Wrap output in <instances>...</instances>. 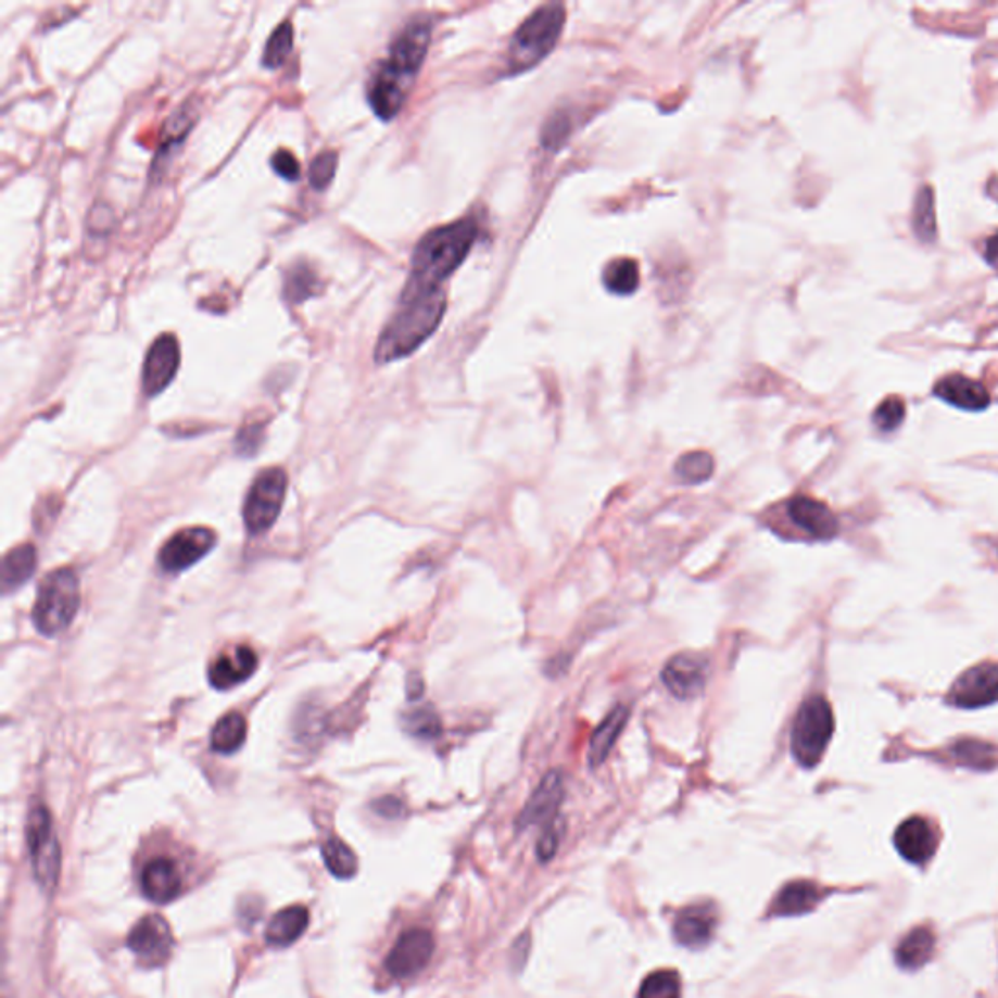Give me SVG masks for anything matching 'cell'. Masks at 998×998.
I'll use <instances>...</instances> for the list:
<instances>
[{
	"label": "cell",
	"instance_id": "obj_1",
	"mask_svg": "<svg viewBox=\"0 0 998 998\" xmlns=\"http://www.w3.org/2000/svg\"><path fill=\"white\" fill-rule=\"evenodd\" d=\"M429 39V18L418 16L412 20L392 41L389 58L375 68L367 85V100L382 122L394 119L404 108L409 88L428 55Z\"/></svg>",
	"mask_w": 998,
	"mask_h": 998
},
{
	"label": "cell",
	"instance_id": "obj_2",
	"mask_svg": "<svg viewBox=\"0 0 998 998\" xmlns=\"http://www.w3.org/2000/svg\"><path fill=\"white\" fill-rule=\"evenodd\" d=\"M478 238V223L472 217L429 230L412 254L409 289L443 291L449 277L465 262Z\"/></svg>",
	"mask_w": 998,
	"mask_h": 998
},
{
	"label": "cell",
	"instance_id": "obj_3",
	"mask_svg": "<svg viewBox=\"0 0 998 998\" xmlns=\"http://www.w3.org/2000/svg\"><path fill=\"white\" fill-rule=\"evenodd\" d=\"M447 308L445 291L426 293L406 289L400 295L399 308L384 326L377 342V363L399 362L416 352L438 330Z\"/></svg>",
	"mask_w": 998,
	"mask_h": 998
},
{
	"label": "cell",
	"instance_id": "obj_4",
	"mask_svg": "<svg viewBox=\"0 0 998 998\" xmlns=\"http://www.w3.org/2000/svg\"><path fill=\"white\" fill-rule=\"evenodd\" d=\"M566 24V9L558 2L542 4L517 28L507 49V75H521L551 55Z\"/></svg>",
	"mask_w": 998,
	"mask_h": 998
},
{
	"label": "cell",
	"instance_id": "obj_5",
	"mask_svg": "<svg viewBox=\"0 0 998 998\" xmlns=\"http://www.w3.org/2000/svg\"><path fill=\"white\" fill-rule=\"evenodd\" d=\"M80 607V585L75 571L68 568L51 571L41 581L38 599L31 610L39 634L55 637L63 634L77 617Z\"/></svg>",
	"mask_w": 998,
	"mask_h": 998
},
{
	"label": "cell",
	"instance_id": "obj_6",
	"mask_svg": "<svg viewBox=\"0 0 998 998\" xmlns=\"http://www.w3.org/2000/svg\"><path fill=\"white\" fill-rule=\"evenodd\" d=\"M835 730V718L831 704L823 696H809L799 706L794 728H792V737H789V749L794 759L804 767V769H813L823 753L828 749L829 742L833 737Z\"/></svg>",
	"mask_w": 998,
	"mask_h": 998
},
{
	"label": "cell",
	"instance_id": "obj_7",
	"mask_svg": "<svg viewBox=\"0 0 998 998\" xmlns=\"http://www.w3.org/2000/svg\"><path fill=\"white\" fill-rule=\"evenodd\" d=\"M287 475L281 468L260 472L244 502V523L252 534L266 533L281 514L286 500Z\"/></svg>",
	"mask_w": 998,
	"mask_h": 998
},
{
	"label": "cell",
	"instance_id": "obj_8",
	"mask_svg": "<svg viewBox=\"0 0 998 998\" xmlns=\"http://www.w3.org/2000/svg\"><path fill=\"white\" fill-rule=\"evenodd\" d=\"M26 837L36 880L43 889H53L61 870V850L48 808L36 806L29 811Z\"/></svg>",
	"mask_w": 998,
	"mask_h": 998
},
{
	"label": "cell",
	"instance_id": "obj_9",
	"mask_svg": "<svg viewBox=\"0 0 998 998\" xmlns=\"http://www.w3.org/2000/svg\"><path fill=\"white\" fill-rule=\"evenodd\" d=\"M180 342L174 333H161L149 348L143 363V392L153 399L168 389L180 369Z\"/></svg>",
	"mask_w": 998,
	"mask_h": 998
},
{
	"label": "cell",
	"instance_id": "obj_10",
	"mask_svg": "<svg viewBox=\"0 0 998 998\" xmlns=\"http://www.w3.org/2000/svg\"><path fill=\"white\" fill-rule=\"evenodd\" d=\"M217 544V536L205 527H191L170 536L159 554L161 568L168 573L188 570L205 558Z\"/></svg>",
	"mask_w": 998,
	"mask_h": 998
},
{
	"label": "cell",
	"instance_id": "obj_11",
	"mask_svg": "<svg viewBox=\"0 0 998 998\" xmlns=\"http://www.w3.org/2000/svg\"><path fill=\"white\" fill-rule=\"evenodd\" d=\"M435 950V942L431 932L426 928H409L400 936L396 944L392 946L384 968L392 977L396 980H408L418 975L419 971L426 970L431 956Z\"/></svg>",
	"mask_w": 998,
	"mask_h": 998
},
{
	"label": "cell",
	"instance_id": "obj_12",
	"mask_svg": "<svg viewBox=\"0 0 998 998\" xmlns=\"http://www.w3.org/2000/svg\"><path fill=\"white\" fill-rule=\"evenodd\" d=\"M127 948L134 951L135 958L143 965H162L170 958L174 948V936L168 922L159 914H147L129 932Z\"/></svg>",
	"mask_w": 998,
	"mask_h": 998
},
{
	"label": "cell",
	"instance_id": "obj_13",
	"mask_svg": "<svg viewBox=\"0 0 998 998\" xmlns=\"http://www.w3.org/2000/svg\"><path fill=\"white\" fill-rule=\"evenodd\" d=\"M661 681L679 700L696 698L704 693L708 683V661L694 652L677 654L664 667Z\"/></svg>",
	"mask_w": 998,
	"mask_h": 998
},
{
	"label": "cell",
	"instance_id": "obj_14",
	"mask_svg": "<svg viewBox=\"0 0 998 998\" xmlns=\"http://www.w3.org/2000/svg\"><path fill=\"white\" fill-rule=\"evenodd\" d=\"M998 700V667L981 664L971 667L951 686L948 703L958 708H981Z\"/></svg>",
	"mask_w": 998,
	"mask_h": 998
},
{
	"label": "cell",
	"instance_id": "obj_15",
	"mask_svg": "<svg viewBox=\"0 0 998 998\" xmlns=\"http://www.w3.org/2000/svg\"><path fill=\"white\" fill-rule=\"evenodd\" d=\"M566 796L564 788V776L558 770H551L541 784L536 786L533 796L527 801L517 825L521 829L533 828V825H551L556 821L558 809Z\"/></svg>",
	"mask_w": 998,
	"mask_h": 998
},
{
	"label": "cell",
	"instance_id": "obj_16",
	"mask_svg": "<svg viewBox=\"0 0 998 998\" xmlns=\"http://www.w3.org/2000/svg\"><path fill=\"white\" fill-rule=\"evenodd\" d=\"M786 515L792 523L816 541H831L838 533L837 517L828 505L808 495L792 497L786 505Z\"/></svg>",
	"mask_w": 998,
	"mask_h": 998
},
{
	"label": "cell",
	"instance_id": "obj_17",
	"mask_svg": "<svg viewBox=\"0 0 998 998\" xmlns=\"http://www.w3.org/2000/svg\"><path fill=\"white\" fill-rule=\"evenodd\" d=\"M256 667L257 656L252 647H232L211 661L210 683L219 691H229L254 675Z\"/></svg>",
	"mask_w": 998,
	"mask_h": 998
},
{
	"label": "cell",
	"instance_id": "obj_18",
	"mask_svg": "<svg viewBox=\"0 0 998 998\" xmlns=\"http://www.w3.org/2000/svg\"><path fill=\"white\" fill-rule=\"evenodd\" d=\"M716 926L718 917L710 905H693L679 913L673 932L681 946L698 950L712 940Z\"/></svg>",
	"mask_w": 998,
	"mask_h": 998
},
{
	"label": "cell",
	"instance_id": "obj_19",
	"mask_svg": "<svg viewBox=\"0 0 998 998\" xmlns=\"http://www.w3.org/2000/svg\"><path fill=\"white\" fill-rule=\"evenodd\" d=\"M141 889L144 897L153 904H170L181 892L178 866L174 864L170 858H154L143 868Z\"/></svg>",
	"mask_w": 998,
	"mask_h": 998
},
{
	"label": "cell",
	"instance_id": "obj_20",
	"mask_svg": "<svg viewBox=\"0 0 998 998\" xmlns=\"http://www.w3.org/2000/svg\"><path fill=\"white\" fill-rule=\"evenodd\" d=\"M895 848L905 860L924 864L936 852V835L926 819L911 818L895 831Z\"/></svg>",
	"mask_w": 998,
	"mask_h": 998
},
{
	"label": "cell",
	"instance_id": "obj_21",
	"mask_svg": "<svg viewBox=\"0 0 998 998\" xmlns=\"http://www.w3.org/2000/svg\"><path fill=\"white\" fill-rule=\"evenodd\" d=\"M934 392H936V396L950 402L951 406L971 409V412L987 408L990 402L989 392L981 382L971 381V379L961 377V375H950V377L942 379L936 384Z\"/></svg>",
	"mask_w": 998,
	"mask_h": 998
},
{
	"label": "cell",
	"instance_id": "obj_22",
	"mask_svg": "<svg viewBox=\"0 0 998 998\" xmlns=\"http://www.w3.org/2000/svg\"><path fill=\"white\" fill-rule=\"evenodd\" d=\"M823 897L819 885L806 880L789 882L780 889L770 913L774 917H798L813 911Z\"/></svg>",
	"mask_w": 998,
	"mask_h": 998
},
{
	"label": "cell",
	"instance_id": "obj_23",
	"mask_svg": "<svg viewBox=\"0 0 998 998\" xmlns=\"http://www.w3.org/2000/svg\"><path fill=\"white\" fill-rule=\"evenodd\" d=\"M308 909L303 905H291L269 921L266 928V942L277 948L291 946L308 928Z\"/></svg>",
	"mask_w": 998,
	"mask_h": 998
},
{
	"label": "cell",
	"instance_id": "obj_24",
	"mask_svg": "<svg viewBox=\"0 0 998 998\" xmlns=\"http://www.w3.org/2000/svg\"><path fill=\"white\" fill-rule=\"evenodd\" d=\"M628 718H630V710H628L627 706H617V708L601 722L595 733L591 735L590 753H588V757H590V765L593 769L607 761L609 753L612 751V747L617 745L618 737H620V733H622L624 725L628 723Z\"/></svg>",
	"mask_w": 998,
	"mask_h": 998
},
{
	"label": "cell",
	"instance_id": "obj_25",
	"mask_svg": "<svg viewBox=\"0 0 998 998\" xmlns=\"http://www.w3.org/2000/svg\"><path fill=\"white\" fill-rule=\"evenodd\" d=\"M934 951V934L926 926H917L907 932L904 940L895 948V960L904 970H919L926 961L931 960Z\"/></svg>",
	"mask_w": 998,
	"mask_h": 998
},
{
	"label": "cell",
	"instance_id": "obj_26",
	"mask_svg": "<svg viewBox=\"0 0 998 998\" xmlns=\"http://www.w3.org/2000/svg\"><path fill=\"white\" fill-rule=\"evenodd\" d=\"M38 554L31 544H22L4 556L2 560V588L4 593L18 590L34 576Z\"/></svg>",
	"mask_w": 998,
	"mask_h": 998
},
{
	"label": "cell",
	"instance_id": "obj_27",
	"mask_svg": "<svg viewBox=\"0 0 998 998\" xmlns=\"http://www.w3.org/2000/svg\"><path fill=\"white\" fill-rule=\"evenodd\" d=\"M247 718L242 713H225L211 732V747L220 755H232L247 742Z\"/></svg>",
	"mask_w": 998,
	"mask_h": 998
},
{
	"label": "cell",
	"instance_id": "obj_28",
	"mask_svg": "<svg viewBox=\"0 0 998 998\" xmlns=\"http://www.w3.org/2000/svg\"><path fill=\"white\" fill-rule=\"evenodd\" d=\"M320 291V277L316 276L308 264H295L289 267L283 283V295L289 303L301 305Z\"/></svg>",
	"mask_w": 998,
	"mask_h": 998
},
{
	"label": "cell",
	"instance_id": "obj_29",
	"mask_svg": "<svg viewBox=\"0 0 998 998\" xmlns=\"http://www.w3.org/2000/svg\"><path fill=\"white\" fill-rule=\"evenodd\" d=\"M198 119V105H193V100L178 108L170 119L164 124L161 137V151H159V161L164 159V154L174 149L176 144L184 143L186 135L190 134L191 127Z\"/></svg>",
	"mask_w": 998,
	"mask_h": 998
},
{
	"label": "cell",
	"instance_id": "obj_30",
	"mask_svg": "<svg viewBox=\"0 0 998 998\" xmlns=\"http://www.w3.org/2000/svg\"><path fill=\"white\" fill-rule=\"evenodd\" d=\"M603 281L615 295L624 296L634 293L640 286V267H637L636 260H630V257L612 260L603 271Z\"/></svg>",
	"mask_w": 998,
	"mask_h": 998
},
{
	"label": "cell",
	"instance_id": "obj_31",
	"mask_svg": "<svg viewBox=\"0 0 998 998\" xmlns=\"http://www.w3.org/2000/svg\"><path fill=\"white\" fill-rule=\"evenodd\" d=\"M324 864L330 874L340 880H350L357 874V856L342 838L330 837L323 845Z\"/></svg>",
	"mask_w": 998,
	"mask_h": 998
},
{
	"label": "cell",
	"instance_id": "obj_32",
	"mask_svg": "<svg viewBox=\"0 0 998 998\" xmlns=\"http://www.w3.org/2000/svg\"><path fill=\"white\" fill-rule=\"evenodd\" d=\"M293 41H295V31H293L291 22L286 20L274 29V34L267 39L266 49L262 55V65L269 71L283 67L289 55L293 53Z\"/></svg>",
	"mask_w": 998,
	"mask_h": 998
},
{
	"label": "cell",
	"instance_id": "obj_33",
	"mask_svg": "<svg viewBox=\"0 0 998 998\" xmlns=\"http://www.w3.org/2000/svg\"><path fill=\"white\" fill-rule=\"evenodd\" d=\"M713 475L712 455L704 451L686 453L675 463V476L683 484L696 485L710 480Z\"/></svg>",
	"mask_w": 998,
	"mask_h": 998
},
{
	"label": "cell",
	"instance_id": "obj_34",
	"mask_svg": "<svg viewBox=\"0 0 998 998\" xmlns=\"http://www.w3.org/2000/svg\"><path fill=\"white\" fill-rule=\"evenodd\" d=\"M404 730L416 737V740H421V742H433L438 740L441 732H443V725H441V720H439L438 713L433 708H416V710H409L406 716H404Z\"/></svg>",
	"mask_w": 998,
	"mask_h": 998
},
{
	"label": "cell",
	"instance_id": "obj_35",
	"mask_svg": "<svg viewBox=\"0 0 998 998\" xmlns=\"http://www.w3.org/2000/svg\"><path fill=\"white\" fill-rule=\"evenodd\" d=\"M637 998H681V980L675 971H656L644 980Z\"/></svg>",
	"mask_w": 998,
	"mask_h": 998
},
{
	"label": "cell",
	"instance_id": "obj_36",
	"mask_svg": "<svg viewBox=\"0 0 998 998\" xmlns=\"http://www.w3.org/2000/svg\"><path fill=\"white\" fill-rule=\"evenodd\" d=\"M914 232L921 240H932L936 235V219H934V203H932L931 188H922L917 195L913 215Z\"/></svg>",
	"mask_w": 998,
	"mask_h": 998
},
{
	"label": "cell",
	"instance_id": "obj_37",
	"mask_svg": "<svg viewBox=\"0 0 998 998\" xmlns=\"http://www.w3.org/2000/svg\"><path fill=\"white\" fill-rule=\"evenodd\" d=\"M336 170H338V153L323 151L316 154V159L311 162V170H308L311 186L316 191L326 190L332 184Z\"/></svg>",
	"mask_w": 998,
	"mask_h": 998
},
{
	"label": "cell",
	"instance_id": "obj_38",
	"mask_svg": "<svg viewBox=\"0 0 998 998\" xmlns=\"http://www.w3.org/2000/svg\"><path fill=\"white\" fill-rule=\"evenodd\" d=\"M905 418L904 402L899 399H887L877 406L874 414V424L882 431H894L901 426Z\"/></svg>",
	"mask_w": 998,
	"mask_h": 998
},
{
	"label": "cell",
	"instance_id": "obj_39",
	"mask_svg": "<svg viewBox=\"0 0 998 998\" xmlns=\"http://www.w3.org/2000/svg\"><path fill=\"white\" fill-rule=\"evenodd\" d=\"M271 168L276 172L277 176H281L283 180L295 181L301 178V164L296 161L295 154L287 149H279L271 156Z\"/></svg>",
	"mask_w": 998,
	"mask_h": 998
},
{
	"label": "cell",
	"instance_id": "obj_40",
	"mask_svg": "<svg viewBox=\"0 0 998 998\" xmlns=\"http://www.w3.org/2000/svg\"><path fill=\"white\" fill-rule=\"evenodd\" d=\"M264 439V424H248L238 433L237 449L240 455H254Z\"/></svg>",
	"mask_w": 998,
	"mask_h": 998
},
{
	"label": "cell",
	"instance_id": "obj_41",
	"mask_svg": "<svg viewBox=\"0 0 998 998\" xmlns=\"http://www.w3.org/2000/svg\"><path fill=\"white\" fill-rule=\"evenodd\" d=\"M558 843H560V829L556 828V821H554L548 828H544L539 845H536V855L542 862H548L552 856L556 855Z\"/></svg>",
	"mask_w": 998,
	"mask_h": 998
},
{
	"label": "cell",
	"instance_id": "obj_42",
	"mask_svg": "<svg viewBox=\"0 0 998 998\" xmlns=\"http://www.w3.org/2000/svg\"><path fill=\"white\" fill-rule=\"evenodd\" d=\"M377 811L384 818H399L402 813V804L396 798H382L377 801Z\"/></svg>",
	"mask_w": 998,
	"mask_h": 998
},
{
	"label": "cell",
	"instance_id": "obj_43",
	"mask_svg": "<svg viewBox=\"0 0 998 998\" xmlns=\"http://www.w3.org/2000/svg\"><path fill=\"white\" fill-rule=\"evenodd\" d=\"M985 257H987V262H989L990 266L997 267L998 269V235L989 238L987 250H985Z\"/></svg>",
	"mask_w": 998,
	"mask_h": 998
}]
</instances>
